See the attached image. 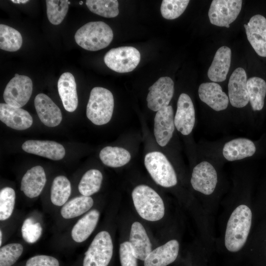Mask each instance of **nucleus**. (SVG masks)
<instances>
[{"mask_svg":"<svg viewBox=\"0 0 266 266\" xmlns=\"http://www.w3.org/2000/svg\"><path fill=\"white\" fill-rule=\"evenodd\" d=\"M220 205V234L215 244L231 254L244 251L254 227L253 201L248 194L239 193Z\"/></svg>","mask_w":266,"mask_h":266,"instance_id":"f257e3e1","label":"nucleus"},{"mask_svg":"<svg viewBox=\"0 0 266 266\" xmlns=\"http://www.w3.org/2000/svg\"><path fill=\"white\" fill-rule=\"evenodd\" d=\"M193 189L201 197L200 205L212 219L220 205L217 195L218 176L214 167L209 162L203 161L193 168L190 180Z\"/></svg>","mask_w":266,"mask_h":266,"instance_id":"f03ea898","label":"nucleus"},{"mask_svg":"<svg viewBox=\"0 0 266 266\" xmlns=\"http://www.w3.org/2000/svg\"><path fill=\"white\" fill-rule=\"evenodd\" d=\"M134 206L139 216L149 221H157L165 215V205L159 194L146 185L136 186L132 193Z\"/></svg>","mask_w":266,"mask_h":266,"instance_id":"7ed1b4c3","label":"nucleus"},{"mask_svg":"<svg viewBox=\"0 0 266 266\" xmlns=\"http://www.w3.org/2000/svg\"><path fill=\"white\" fill-rule=\"evenodd\" d=\"M111 28L102 21L88 22L76 32L74 38L82 48L95 51L106 47L113 39Z\"/></svg>","mask_w":266,"mask_h":266,"instance_id":"20e7f679","label":"nucleus"},{"mask_svg":"<svg viewBox=\"0 0 266 266\" xmlns=\"http://www.w3.org/2000/svg\"><path fill=\"white\" fill-rule=\"evenodd\" d=\"M114 108V98L107 89L96 87L91 91L86 108L87 118L94 124L102 125L110 120Z\"/></svg>","mask_w":266,"mask_h":266,"instance_id":"39448f33","label":"nucleus"},{"mask_svg":"<svg viewBox=\"0 0 266 266\" xmlns=\"http://www.w3.org/2000/svg\"><path fill=\"white\" fill-rule=\"evenodd\" d=\"M144 165L152 179L158 184L166 188L177 185L176 172L162 153L158 151L148 153L145 156Z\"/></svg>","mask_w":266,"mask_h":266,"instance_id":"423d86ee","label":"nucleus"},{"mask_svg":"<svg viewBox=\"0 0 266 266\" xmlns=\"http://www.w3.org/2000/svg\"><path fill=\"white\" fill-rule=\"evenodd\" d=\"M113 247L110 234L105 231L100 232L85 253L83 266H107L112 256Z\"/></svg>","mask_w":266,"mask_h":266,"instance_id":"0eeeda50","label":"nucleus"},{"mask_svg":"<svg viewBox=\"0 0 266 266\" xmlns=\"http://www.w3.org/2000/svg\"><path fill=\"white\" fill-rule=\"evenodd\" d=\"M140 60L139 51L132 46H121L112 48L104 57L106 65L111 69L126 73L133 71Z\"/></svg>","mask_w":266,"mask_h":266,"instance_id":"6e6552de","label":"nucleus"},{"mask_svg":"<svg viewBox=\"0 0 266 266\" xmlns=\"http://www.w3.org/2000/svg\"><path fill=\"white\" fill-rule=\"evenodd\" d=\"M32 91L31 79L28 76L15 73L14 77L6 85L3 97L5 103L21 108L28 102Z\"/></svg>","mask_w":266,"mask_h":266,"instance_id":"1a4fd4ad","label":"nucleus"},{"mask_svg":"<svg viewBox=\"0 0 266 266\" xmlns=\"http://www.w3.org/2000/svg\"><path fill=\"white\" fill-rule=\"evenodd\" d=\"M241 0H213L211 2L208 17L210 23L219 27H230L238 16L242 7Z\"/></svg>","mask_w":266,"mask_h":266,"instance_id":"9d476101","label":"nucleus"},{"mask_svg":"<svg viewBox=\"0 0 266 266\" xmlns=\"http://www.w3.org/2000/svg\"><path fill=\"white\" fill-rule=\"evenodd\" d=\"M148 107L154 111L168 106L174 93V82L169 77H161L148 89Z\"/></svg>","mask_w":266,"mask_h":266,"instance_id":"9b49d317","label":"nucleus"},{"mask_svg":"<svg viewBox=\"0 0 266 266\" xmlns=\"http://www.w3.org/2000/svg\"><path fill=\"white\" fill-rule=\"evenodd\" d=\"M244 27L247 39L256 53L266 57V18L256 14Z\"/></svg>","mask_w":266,"mask_h":266,"instance_id":"f8f14e48","label":"nucleus"},{"mask_svg":"<svg viewBox=\"0 0 266 266\" xmlns=\"http://www.w3.org/2000/svg\"><path fill=\"white\" fill-rule=\"evenodd\" d=\"M247 75L242 67L236 68L231 74L228 83L229 99L233 107L242 108L249 101L247 89Z\"/></svg>","mask_w":266,"mask_h":266,"instance_id":"ddd939ff","label":"nucleus"},{"mask_svg":"<svg viewBox=\"0 0 266 266\" xmlns=\"http://www.w3.org/2000/svg\"><path fill=\"white\" fill-rule=\"evenodd\" d=\"M174 122L176 129L182 134L187 135L192 132L195 123V111L191 99L185 93L179 97Z\"/></svg>","mask_w":266,"mask_h":266,"instance_id":"4468645a","label":"nucleus"},{"mask_svg":"<svg viewBox=\"0 0 266 266\" xmlns=\"http://www.w3.org/2000/svg\"><path fill=\"white\" fill-rule=\"evenodd\" d=\"M173 110L171 105L158 111L154 118V133L157 142L166 146L172 136L174 131Z\"/></svg>","mask_w":266,"mask_h":266,"instance_id":"2eb2a0df","label":"nucleus"},{"mask_svg":"<svg viewBox=\"0 0 266 266\" xmlns=\"http://www.w3.org/2000/svg\"><path fill=\"white\" fill-rule=\"evenodd\" d=\"M34 107L41 122L45 126L54 127L62 120L60 109L46 95L37 94L34 100Z\"/></svg>","mask_w":266,"mask_h":266,"instance_id":"dca6fc26","label":"nucleus"},{"mask_svg":"<svg viewBox=\"0 0 266 266\" xmlns=\"http://www.w3.org/2000/svg\"><path fill=\"white\" fill-rule=\"evenodd\" d=\"M180 243L176 239H171L150 253L144 261V266H167L177 258Z\"/></svg>","mask_w":266,"mask_h":266,"instance_id":"f3484780","label":"nucleus"},{"mask_svg":"<svg viewBox=\"0 0 266 266\" xmlns=\"http://www.w3.org/2000/svg\"><path fill=\"white\" fill-rule=\"evenodd\" d=\"M198 93L200 100L215 111L225 110L228 106V96L220 85L215 82L201 84Z\"/></svg>","mask_w":266,"mask_h":266,"instance_id":"a211bd4d","label":"nucleus"},{"mask_svg":"<svg viewBox=\"0 0 266 266\" xmlns=\"http://www.w3.org/2000/svg\"><path fill=\"white\" fill-rule=\"evenodd\" d=\"M26 152L35 154L52 160H60L65 155L64 146L54 141L29 140L22 145Z\"/></svg>","mask_w":266,"mask_h":266,"instance_id":"6ab92c4d","label":"nucleus"},{"mask_svg":"<svg viewBox=\"0 0 266 266\" xmlns=\"http://www.w3.org/2000/svg\"><path fill=\"white\" fill-rule=\"evenodd\" d=\"M0 120L7 126L17 130L30 128L33 121L27 111L4 103L0 104Z\"/></svg>","mask_w":266,"mask_h":266,"instance_id":"aec40b11","label":"nucleus"},{"mask_svg":"<svg viewBox=\"0 0 266 266\" xmlns=\"http://www.w3.org/2000/svg\"><path fill=\"white\" fill-rule=\"evenodd\" d=\"M46 182V174L43 168L36 166L28 169L23 176L21 190L27 197L34 198L40 194Z\"/></svg>","mask_w":266,"mask_h":266,"instance_id":"412c9836","label":"nucleus"},{"mask_svg":"<svg viewBox=\"0 0 266 266\" xmlns=\"http://www.w3.org/2000/svg\"><path fill=\"white\" fill-rule=\"evenodd\" d=\"M58 90L65 109L70 112L75 110L78 105L76 84L73 75L65 72L58 81Z\"/></svg>","mask_w":266,"mask_h":266,"instance_id":"4be33fe9","label":"nucleus"},{"mask_svg":"<svg viewBox=\"0 0 266 266\" xmlns=\"http://www.w3.org/2000/svg\"><path fill=\"white\" fill-rule=\"evenodd\" d=\"M231 50L227 46H223L217 50L207 72L210 80L216 82L226 80L231 66Z\"/></svg>","mask_w":266,"mask_h":266,"instance_id":"5701e85b","label":"nucleus"},{"mask_svg":"<svg viewBox=\"0 0 266 266\" xmlns=\"http://www.w3.org/2000/svg\"><path fill=\"white\" fill-rule=\"evenodd\" d=\"M129 243L135 257L144 261L152 251L150 239L142 225L135 222L131 229Z\"/></svg>","mask_w":266,"mask_h":266,"instance_id":"b1692460","label":"nucleus"},{"mask_svg":"<svg viewBox=\"0 0 266 266\" xmlns=\"http://www.w3.org/2000/svg\"><path fill=\"white\" fill-rule=\"evenodd\" d=\"M253 142L247 138H238L227 142L223 149L224 158L229 161L241 160L253 156L256 152Z\"/></svg>","mask_w":266,"mask_h":266,"instance_id":"393cba45","label":"nucleus"},{"mask_svg":"<svg viewBox=\"0 0 266 266\" xmlns=\"http://www.w3.org/2000/svg\"><path fill=\"white\" fill-rule=\"evenodd\" d=\"M100 217V212L93 209L80 218L73 227L71 237L78 243L86 240L95 229Z\"/></svg>","mask_w":266,"mask_h":266,"instance_id":"a878e982","label":"nucleus"},{"mask_svg":"<svg viewBox=\"0 0 266 266\" xmlns=\"http://www.w3.org/2000/svg\"><path fill=\"white\" fill-rule=\"evenodd\" d=\"M249 100L254 111L262 110L266 95V82L261 78L252 77L247 81Z\"/></svg>","mask_w":266,"mask_h":266,"instance_id":"bb28decb","label":"nucleus"},{"mask_svg":"<svg viewBox=\"0 0 266 266\" xmlns=\"http://www.w3.org/2000/svg\"><path fill=\"white\" fill-rule=\"evenodd\" d=\"M131 158V154L128 150L119 147L106 146L100 153V158L102 163L112 167L125 165L129 162Z\"/></svg>","mask_w":266,"mask_h":266,"instance_id":"cd10ccee","label":"nucleus"},{"mask_svg":"<svg viewBox=\"0 0 266 266\" xmlns=\"http://www.w3.org/2000/svg\"><path fill=\"white\" fill-rule=\"evenodd\" d=\"M266 259V223L256 224L244 250Z\"/></svg>","mask_w":266,"mask_h":266,"instance_id":"c85d7f7f","label":"nucleus"},{"mask_svg":"<svg viewBox=\"0 0 266 266\" xmlns=\"http://www.w3.org/2000/svg\"><path fill=\"white\" fill-rule=\"evenodd\" d=\"M93 204L94 200L90 197H77L63 205L61 210V214L64 218L66 219L75 218L88 211Z\"/></svg>","mask_w":266,"mask_h":266,"instance_id":"c756f323","label":"nucleus"},{"mask_svg":"<svg viewBox=\"0 0 266 266\" xmlns=\"http://www.w3.org/2000/svg\"><path fill=\"white\" fill-rule=\"evenodd\" d=\"M71 184L65 176L56 177L51 188L50 199L56 206L64 205L68 199L71 193Z\"/></svg>","mask_w":266,"mask_h":266,"instance_id":"7c9ffc66","label":"nucleus"},{"mask_svg":"<svg viewBox=\"0 0 266 266\" xmlns=\"http://www.w3.org/2000/svg\"><path fill=\"white\" fill-rule=\"evenodd\" d=\"M101 172L96 169H91L86 171L82 177L78 190L82 196L90 197L98 192L100 188L102 181Z\"/></svg>","mask_w":266,"mask_h":266,"instance_id":"2f4dec72","label":"nucleus"},{"mask_svg":"<svg viewBox=\"0 0 266 266\" xmlns=\"http://www.w3.org/2000/svg\"><path fill=\"white\" fill-rule=\"evenodd\" d=\"M22 44V35L17 30L6 25H0L1 49L9 52H15L21 48Z\"/></svg>","mask_w":266,"mask_h":266,"instance_id":"473e14b6","label":"nucleus"},{"mask_svg":"<svg viewBox=\"0 0 266 266\" xmlns=\"http://www.w3.org/2000/svg\"><path fill=\"white\" fill-rule=\"evenodd\" d=\"M86 4L91 12L103 17L113 18L119 12L116 0H87Z\"/></svg>","mask_w":266,"mask_h":266,"instance_id":"72a5a7b5","label":"nucleus"},{"mask_svg":"<svg viewBox=\"0 0 266 266\" xmlns=\"http://www.w3.org/2000/svg\"><path fill=\"white\" fill-rule=\"evenodd\" d=\"M70 2L66 0H46V12L49 22L59 25L66 16Z\"/></svg>","mask_w":266,"mask_h":266,"instance_id":"f704fd0d","label":"nucleus"},{"mask_svg":"<svg viewBox=\"0 0 266 266\" xmlns=\"http://www.w3.org/2000/svg\"><path fill=\"white\" fill-rule=\"evenodd\" d=\"M188 0H163L161 5L162 16L168 20L179 17L187 8Z\"/></svg>","mask_w":266,"mask_h":266,"instance_id":"c9c22d12","label":"nucleus"},{"mask_svg":"<svg viewBox=\"0 0 266 266\" xmlns=\"http://www.w3.org/2000/svg\"><path fill=\"white\" fill-rule=\"evenodd\" d=\"M15 192L10 187H5L0 192V220L8 219L12 215L15 205Z\"/></svg>","mask_w":266,"mask_h":266,"instance_id":"e433bc0d","label":"nucleus"},{"mask_svg":"<svg viewBox=\"0 0 266 266\" xmlns=\"http://www.w3.org/2000/svg\"><path fill=\"white\" fill-rule=\"evenodd\" d=\"M23 251L20 243H10L0 249V266H11L18 260Z\"/></svg>","mask_w":266,"mask_h":266,"instance_id":"4c0bfd02","label":"nucleus"},{"mask_svg":"<svg viewBox=\"0 0 266 266\" xmlns=\"http://www.w3.org/2000/svg\"><path fill=\"white\" fill-rule=\"evenodd\" d=\"M42 228L40 223L35 222L31 217L26 218L22 226L21 233L24 240L29 243H33L40 238Z\"/></svg>","mask_w":266,"mask_h":266,"instance_id":"58836bf2","label":"nucleus"},{"mask_svg":"<svg viewBox=\"0 0 266 266\" xmlns=\"http://www.w3.org/2000/svg\"><path fill=\"white\" fill-rule=\"evenodd\" d=\"M254 226L258 223H266V192L253 201Z\"/></svg>","mask_w":266,"mask_h":266,"instance_id":"ea45409f","label":"nucleus"},{"mask_svg":"<svg viewBox=\"0 0 266 266\" xmlns=\"http://www.w3.org/2000/svg\"><path fill=\"white\" fill-rule=\"evenodd\" d=\"M119 255L121 266H137V258L134 255L129 241H125L120 244Z\"/></svg>","mask_w":266,"mask_h":266,"instance_id":"a19ab883","label":"nucleus"},{"mask_svg":"<svg viewBox=\"0 0 266 266\" xmlns=\"http://www.w3.org/2000/svg\"><path fill=\"white\" fill-rule=\"evenodd\" d=\"M25 266H60L58 260L47 255H37L29 259Z\"/></svg>","mask_w":266,"mask_h":266,"instance_id":"79ce46f5","label":"nucleus"},{"mask_svg":"<svg viewBox=\"0 0 266 266\" xmlns=\"http://www.w3.org/2000/svg\"><path fill=\"white\" fill-rule=\"evenodd\" d=\"M13 3H26L29 1V0H11Z\"/></svg>","mask_w":266,"mask_h":266,"instance_id":"37998d69","label":"nucleus"},{"mask_svg":"<svg viewBox=\"0 0 266 266\" xmlns=\"http://www.w3.org/2000/svg\"><path fill=\"white\" fill-rule=\"evenodd\" d=\"M2 233L1 231L0 230V246L1 245V244H2Z\"/></svg>","mask_w":266,"mask_h":266,"instance_id":"c03bdc74","label":"nucleus"},{"mask_svg":"<svg viewBox=\"0 0 266 266\" xmlns=\"http://www.w3.org/2000/svg\"><path fill=\"white\" fill-rule=\"evenodd\" d=\"M79 4H83V1H80Z\"/></svg>","mask_w":266,"mask_h":266,"instance_id":"a18cd8bd","label":"nucleus"}]
</instances>
